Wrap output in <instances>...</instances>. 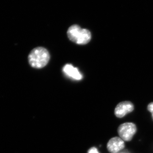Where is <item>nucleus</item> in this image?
Wrapping results in <instances>:
<instances>
[{
  "instance_id": "3",
  "label": "nucleus",
  "mask_w": 153,
  "mask_h": 153,
  "mask_svg": "<svg viewBox=\"0 0 153 153\" xmlns=\"http://www.w3.org/2000/svg\"><path fill=\"white\" fill-rule=\"evenodd\" d=\"M136 131V126L132 123L122 124L118 128V133L121 138L126 141L131 140Z\"/></svg>"
},
{
  "instance_id": "7",
  "label": "nucleus",
  "mask_w": 153,
  "mask_h": 153,
  "mask_svg": "<svg viewBox=\"0 0 153 153\" xmlns=\"http://www.w3.org/2000/svg\"><path fill=\"white\" fill-rule=\"evenodd\" d=\"M148 110L152 113L153 119V102H151L148 106Z\"/></svg>"
},
{
  "instance_id": "6",
  "label": "nucleus",
  "mask_w": 153,
  "mask_h": 153,
  "mask_svg": "<svg viewBox=\"0 0 153 153\" xmlns=\"http://www.w3.org/2000/svg\"><path fill=\"white\" fill-rule=\"evenodd\" d=\"M63 72L69 77L75 80H79L82 79V74L78 68L74 67L71 64H67L63 68Z\"/></svg>"
},
{
  "instance_id": "9",
  "label": "nucleus",
  "mask_w": 153,
  "mask_h": 153,
  "mask_svg": "<svg viewBox=\"0 0 153 153\" xmlns=\"http://www.w3.org/2000/svg\"></svg>"
},
{
  "instance_id": "4",
  "label": "nucleus",
  "mask_w": 153,
  "mask_h": 153,
  "mask_svg": "<svg viewBox=\"0 0 153 153\" xmlns=\"http://www.w3.org/2000/svg\"><path fill=\"white\" fill-rule=\"evenodd\" d=\"M134 109L133 103L130 101L122 102L117 105L114 110L116 116L118 118L124 117Z\"/></svg>"
},
{
  "instance_id": "1",
  "label": "nucleus",
  "mask_w": 153,
  "mask_h": 153,
  "mask_svg": "<svg viewBox=\"0 0 153 153\" xmlns=\"http://www.w3.org/2000/svg\"><path fill=\"white\" fill-rule=\"evenodd\" d=\"M28 59L29 64L32 67L41 68L49 62L50 55L48 50L44 47H36L30 52Z\"/></svg>"
},
{
  "instance_id": "2",
  "label": "nucleus",
  "mask_w": 153,
  "mask_h": 153,
  "mask_svg": "<svg viewBox=\"0 0 153 153\" xmlns=\"http://www.w3.org/2000/svg\"><path fill=\"white\" fill-rule=\"evenodd\" d=\"M67 36L69 40L79 45L88 44L91 39V33L87 29H81L77 25H73L68 28Z\"/></svg>"
},
{
  "instance_id": "5",
  "label": "nucleus",
  "mask_w": 153,
  "mask_h": 153,
  "mask_svg": "<svg viewBox=\"0 0 153 153\" xmlns=\"http://www.w3.org/2000/svg\"><path fill=\"white\" fill-rule=\"evenodd\" d=\"M124 147L123 140L118 137H114L110 140L107 145L108 150L111 153H117Z\"/></svg>"
},
{
  "instance_id": "8",
  "label": "nucleus",
  "mask_w": 153,
  "mask_h": 153,
  "mask_svg": "<svg viewBox=\"0 0 153 153\" xmlns=\"http://www.w3.org/2000/svg\"><path fill=\"white\" fill-rule=\"evenodd\" d=\"M88 153H99L97 149L95 147L91 148L88 151Z\"/></svg>"
}]
</instances>
